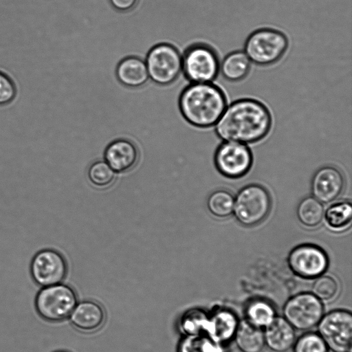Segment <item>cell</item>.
<instances>
[{
  "mask_svg": "<svg viewBox=\"0 0 352 352\" xmlns=\"http://www.w3.org/2000/svg\"><path fill=\"white\" fill-rule=\"evenodd\" d=\"M273 118L269 108L253 98H241L228 104L214 126L223 141L251 144L264 139L270 132Z\"/></svg>",
  "mask_w": 352,
  "mask_h": 352,
  "instance_id": "obj_1",
  "label": "cell"
},
{
  "mask_svg": "<svg viewBox=\"0 0 352 352\" xmlns=\"http://www.w3.org/2000/svg\"><path fill=\"white\" fill-rule=\"evenodd\" d=\"M227 105L225 91L213 82L191 83L182 91L179 100L185 120L201 129L214 126Z\"/></svg>",
  "mask_w": 352,
  "mask_h": 352,
  "instance_id": "obj_2",
  "label": "cell"
},
{
  "mask_svg": "<svg viewBox=\"0 0 352 352\" xmlns=\"http://www.w3.org/2000/svg\"><path fill=\"white\" fill-rule=\"evenodd\" d=\"M289 45V38L283 32L265 27L252 31L247 36L243 51L252 64L269 67L283 58Z\"/></svg>",
  "mask_w": 352,
  "mask_h": 352,
  "instance_id": "obj_3",
  "label": "cell"
},
{
  "mask_svg": "<svg viewBox=\"0 0 352 352\" xmlns=\"http://www.w3.org/2000/svg\"><path fill=\"white\" fill-rule=\"evenodd\" d=\"M77 303L75 291L62 283L41 287L34 298V307L38 315L51 322H60L69 318Z\"/></svg>",
  "mask_w": 352,
  "mask_h": 352,
  "instance_id": "obj_4",
  "label": "cell"
},
{
  "mask_svg": "<svg viewBox=\"0 0 352 352\" xmlns=\"http://www.w3.org/2000/svg\"><path fill=\"white\" fill-rule=\"evenodd\" d=\"M217 51L206 43H195L182 55V72L191 83L213 82L219 74Z\"/></svg>",
  "mask_w": 352,
  "mask_h": 352,
  "instance_id": "obj_5",
  "label": "cell"
},
{
  "mask_svg": "<svg viewBox=\"0 0 352 352\" xmlns=\"http://www.w3.org/2000/svg\"><path fill=\"white\" fill-rule=\"evenodd\" d=\"M271 208L272 199L267 190L260 184H251L237 192L233 211L241 225L252 227L267 218Z\"/></svg>",
  "mask_w": 352,
  "mask_h": 352,
  "instance_id": "obj_6",
  "label": "cell"
},
{
  "mask_svg": "<svg viewBox=\"0 0 352 352\" xmlns=\"http://www.w3.org/2000/svg\"><path fill=\"white\" fill-rule=\"evenodd\" d=\"M145 63L149 78L160 85H168L182 72V55L173 45L162 43L148 52Z\"/></svg>",
  "mask_w": 352,
  "mask_h": 352,
  "instance_id": "obj_7",
  "label": "cell"
},
{
  "mask_svg": "<svg viewBox=\"0 0 352 352\" xmlns=\"http://www.w3.org/2000/svg\"><path fill=\"white\" fill-rule=\"evenodd\" d=\"M318 334L333 352H351L352 316L350 311L336 309L323 315L318 324Z\"/></svg>",
  "mask_w": 352,
  "mask_h": 352,
  "instance_id": "obj_8",
  "label": "cell"
},
{
  "mask_svg": "<svg viewBox=\"0 0 352 352\" xmlns=\"http://www.w3.org/2000/svg\"><path fill=\"white\" fill-rule=\"evenodd\" d=\"M283 315L294 329L307 331L318 324L324 315V307L312 293L302 292L285 302Z\"/></svg>",
  "mask_w": 352,
  "mask_h": 352,
  "instance_id": "obj_9",
  "label": "cell"
},
{
  "mask_svg": "<svg viewBox=\"0 0 352 352\" xmlns=\"http://www.w3.org/2000/svg\"><path fill=\"white\" fill-rule=\"evenodd\" d=\"M214 162L221 175L236 179L250 170L253 157L250 148L245 144L224 141L217 148Z\"/></svg>",
  "mask_w": 352,
  "mask_h": 352,
  "instance_id": "obj_10",
  "label": "cell"
},
{
  "mask_svg": "<svg viewBox=\"0 0 352 352\" xmlns=\"http://www.w3.org/2000/svg\"><path fill=\"white\" fill-rule=\"evenodd\" d=\"M67 271L65 258L58 251L51 248L37 252L32 257L30 266L33 281L41 287L62 283Z\"/></svg>",
  "mask_w": 352,
  "mask_h": 352,
  "instance_id": "obj_11",
  "label": "cell"
},
{
  "mask_svg": "<svg viewBox=\"0 0 352 352\" xmlns=\"http://www.w3.org/2000/svg\"><path fill=\"white\" fill-rule=\"evenodd\" d=\"M287 263L296 275L312 279L326 272L329 266V257L326 252L318 245L303 243L290 251Z\"/></svg>",
  "mask_w": 352,
  "mask_h": 352,
  "instance_id": "obj_12",
  "label": "cell"
},
{
  "mask_svg": "<svg viewBox=\"0 0 352 352\" xmlns=\"http://www.w3.org/2000/svg\"><path fill=\"white\" fill-rule=\"evenodd\" d=\"M344 177L335 166H324L314 174L311 190L313 197L321 203L328 204L338 197L344 187Z\"/></svg>",
  "mask_w": 352,
  "mask_h": 352,
  "instance_id": "obj_13",
  "label": "cell"
},
{
  "mask_svg": "<svg viewBox=\"0 0 352 352\" xmlns=\"http://www.w3.org/2000/svg\"><path fill=\"white\" fill-rule=\"evenodd\" d=\"M104 159L115 173H125L137 164L139 151L132 141L119 138L113 140L106 146Z\"/></svg>",
  "mask_w": 352,
  "mask_h": 352,
  "instance_id": "obj_14",
  "label": "cell"
},
{
  "mask_svg": "<svg viewBox=\"0 0 352 352\" xmlns=\"http://www.w3.org/2000/svg\"><path fill=\"white\" fill-rule=\"evenodd\" d=\"M265 344L273 352H287L296 341L293 327L282 317H275L265 327Z\"/></svg>",
  "mask_w": 352,
  "mask_h": 352,
  "instance_id": "obj_15",
  "label": "cell"
},
{
  "mask_svg": "<svg viewBox=\"0 0 352 352\" xmlns=\"http://www.w3.org/2000/svg\"><path fill=\"white\" fill-rule=\"evenodd\" d=\"M72 325L80 331L92 332L104 321V311L97 302L84 300L77 303L69 316Z\"/></svg>",
  "mask_w": 352,
  "mask_h": 352,
  "instance_id": "obj_16",
  "label": "cell"
},
{
  "mask_svg": "<svg viewBox=\"0 0 352 352\" xmlns=\"http://www.w3.org/2000/svg\"><path fill=\"white\" fill-rule=\"evenodd\" d=\"M209 316L206 335L220 345L234 338L239 323L232 311L221 308L215 310Z\"/></svg>",
  "mask_w": 352,
  "mask_h": 352,
  "instance_id": "obj_17",
  "label": "cell"
},
{
  "mask_svg": "<svg viewBox=\"0 0 352 352\" xmlns=\"http://www.w3.org/2000/svg\"><path fill=\"white\" fill-rule=\"evenodd\" d=\"M116 74L122 85L130 88L140 87L149 79L145 61L136 56L123 58L116 67Z\"/></svg>",
  "mask_w": 352,
  "mask_h": 352,
  "instance_id": "obj_18",
  "label": "cell"
},
{
  "mask_svg": "<svg viewBox=\"0 0 352 352\" xmlns=\"http://www.w3.org/2000/svg\"><path fill=\"white\" fill-rule=\"evenodd\" d=\"M252 63L243 50L227 54L220 62L219 74L231 82L245 80L250 73Z\"/></svg>",
  "mask_w": 352,
  "mask_h": 352,
  "instance_id": "obj_19",
  "label": "cell"
},
{
  "mask_svg": "<svg viewBox=\"0 0 352 352\" xmlns=\"http://www.w3.org/2000/svg\"><path fill=\"white\" fill-rule=\"evenodd\" d=\"M234 338L241 352H262L265 345L261 328L247 320L238 324Z\"/></svg>",
  "mask_w": 352,
  "mask_h": 352,
  "instance_id": "obj_20",
  "label": "cell"
},
{
  "mask_svg": "<svg viewBox=\"0 0 352 352\" xmlns=\"http://www.w3.org/2000/svg\"><path fill=\"white\" fill-rule=\"evenodd\" d=\"M209 316V314L202 309H189L181 316L179 328L185 335L207 334Z\"/></svg>",
  "mask_w": 352,
  "mask_h": 352,
  "instance_id": "obj_21",
  "label": "cell"
},
{
  "mask_svg": "<svg viewBox=\"0 0 352 352\" xmlns=\"http://www.w3.org/2000/svg\"><path fill=\"white\" fill-rule=\"evenodd\" d=\"M322 203L314 197H306L297 206L296 215L299 221L307 228L318 226L324 217Z\"/></svg>",
  "mask_w": 352,
  "mask_h": 352,
  "instance_id": "obj_22",
  "label": "cell"
},
{
  "mask_svg": "<svg viewBox=\"0 0 352 352\" xmlns=\"http://www.w3.org/2000/svg\"><path fill=\"white\" fill-rule=\"evenodd\" d=\"M324 219L328 227L334 231H341L350 225L352 219V205L349 201H341L327 208Z\"/></svg>",
  "mask_w": 352,
  "mask_h": 352,
  "instance_id": "obj_23",
  "label": "cell"
},
{
  "mask_svg": "<svg viewBox=\"0 0 352 352\" xmlns=\"http://www.w3.org/2000/svg\"><path fill=\"white\" fill-rule=\"evenodd\" d=\"M247 320L261 328L266 327L276 317L274 306L267 300L261 298L250 301L245 311Z\"/></svg>",
  "mask_w": 352,
  "mask_h": 352,
  "instance_id": "obj_24",
  "label": "cell"
},
{
  "mask_svg": "<svg viewBox=\"0 0 352 352\" xmlns=\"http://www.w3.org/2000/svg\"><path fill=\"white\" fill-rule=\"evenodd\" d=\"M234 197L226 189H217L208 197L207 208L214 217L224 219L229 217L234 210Z\"/></svg>",
  "mask_w": 352,
  "mask_h": 352,
  "instance_id": "obj_25",
  "label": "cell"
},
{
  "mask_svg": "<svg viewBox=\"0 0 352 352\" xmlns=\"http://www.w3.org/2000/svg\"><path fill=\"white\" fill-rule=\"evenodd\" d=\"M220 344L206 334L185 335L179 342L177 352H221Z\"/></svg>",
  "mask_w": 352,
  "mask_h": 352,
  "instance_id": "obj_26",
  "label": "cell"
},
{
  "mask_svg": "<svg viewBox=\"0 0 352 352\" xmlns=\"http://www.w3.org/2000/svg\"><path fill=\"white\" fill-rule=\"evenodd\" d=\"M115 171L104 160L94 162L87 170V177L94 186L104 188L109 187L116 178Z\"/></svg>",
  "mask_w": 352,
  "mask_h": 352,
  "instance_id": "obj_27",
  "label": "cell"
},
{
  "mask_svg": "<svg viewBox=\"0 0 352 352\" xmlns=\"http://www.w3.org/2000/svg\"><path fill=\"white\" fill-rule=\"evenodd\" d=\"M338 292L336 280L329 275H320L316 278L312 285V294L321 301H329Z\"/></svg>",
  "mask_w": 352,
  "mask_h": 352,
  "instance_id": "obj_28",
  "label": "cell"
},
{
  "mask_svg": "<svg viewBox=\"0 0 352 352\" xmlns=\"http://www.w3.org/2000/svg\"><path fill=\"white\" fill-rule=\"evenodd\" d=\"M293 346L294 352H328V348L320 335L313 332L300 336Z\"/></svg>",
  "mask_w": 352,
  "mask_h": 352,
  "instance_id": "obj_29",
  "label": "cell"
},
{
  "mask_svg": "<svg viewBox=\"0 0 352 352\" xmlns=\"http://www.w3.org/2000/svg\"><path fill=\"white\" fill-rule=\"evenodd\" d=\"M16 95V87L12 80L5 73L0 71V105L10 103Z\"/></svg>",
  "mask_w": 352,
  "mask_h": 352,
  "instance_id": "obj_30",
  "label": "cell"
},
{
  "mask_svg": "<svg viewBox=\"0 0 352 352\" xmlns=\"http://www.w3.org/2000/svg\"><path fill=\"white\" fill-rule=\"evenodd\" d=\"M139 0H109L111 5L117 10L126 12L132 10Z\"/></svg>",
  "mask_w": 352,
  "mask_h": 352,
  "instance_id": "obj_31",
  "label": "cell"
},
{
  "mask_svg": "<svg viewBox=\"0 0 352 352\" xmlns=\"http://www.w3.org/2000/svg\"><path fill=\"white\" fill-rule=\"evenodd\" d=\"M53 352H69V351H65V350H57V351H53Z\"/></svg>",
  "mask_w": 352,
  "mask_h": 352,
  "instance_id": "obj_32",
  "label": "cell"
}]
</instances>
